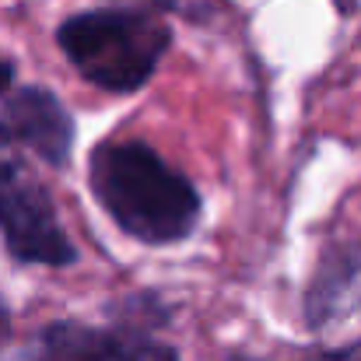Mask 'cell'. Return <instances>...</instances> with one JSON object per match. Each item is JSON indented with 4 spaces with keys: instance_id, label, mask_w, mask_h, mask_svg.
Masks as SVG:
<instances>
[{
    "instance_id": "cell-1",
    "label": "cell",
    "mask_w": 361,
    "mask_h": 361,
    "mask_svg": "<svg viewBox=\"0 0 361 361\" xmlns=\"http://www.w3.org/2000/svg\"><path fill=\"white\" fill-rule=\"evenodd\" d=\"M88 190L116 232L147 249H172L200 232L197 183L140 137H106L88 154Z\"/></svg>"
},
{
    "instance_id": "cell-2",
    "label": "cell",
    "mask_w": 361,
    "mask_h": 361,
    "mask_svg": "<svg viewBox=\"0 0 361 361\" xmlns=\"http://www.w3.org/2000/svg\"><path fill=\"white\" fill-rule=\"evenodd\" d=\"M172 39L176 32L165 14L140 4L74 11L56 25V49L71 71L106 95H137L147 88Z\"/></svg>"
},
{
    "instance_id": "cell-3",
    "label": "cell",
    "mask_w": 361,
    "mask_h": 361,
    "mask_svg": "<svg viewBox=\"0 0 361 361\" xmlns=\"http://www.w3.org/2000/svg\"><path fill=\"white\" fill-rule=\"evenodd\" d=\"M0 242L18 267L71 270L81 259L71 232L60 221L46 183L28 169L21 147L0 130Z\"/></svg>"
},
{
    "instance_id": "cell-4",
    "label": "cell",
    "mask_w": 361,
    "mask_h": 361,
    "mask_svg": "<svg viewBox=\"0 0 361 361\" xmlns=\"http://www.w3.org/2000/svg\"><path fill=\"white\" fill-rule=\"evenodd\" d=\"M18 361H183L179 348L161 341L147 326H133L113 316V323L49 319L42 323Z\"/></svg>"
},
{
    "instance_id": "cell-5",
    "label": "cell",
    "mask_w": 361,
    "mask_h": 361,
    "mask_svg": "<svg viewBox=\"0 0 361 361\" xmlns=\"http://www.w3.org/2000/svg\"><path fill=\"white\" fill-rule=\"evenodd\" d=\"M0 130L49 169H67L78 147V120L46 85H18L0 99Z\"/></svg>"
},
{
    "instance_id": "cell-6",
    "label": "cell",
    "mask_w": 361,
    "mask_h": 361,
    "mask_svg": "<svg viewBox=\"0 0 361 361\" xmlns=\"http://www.w3.org/2000/svg\"><path fill=\"white\" fill-rule=\"evenodd\" d=\"M361 309V242H326L302 291V323L312 334Z\"/></svg>"
},
{
    "instance_id": "cell-7",
    "label": "cell",
    "mask_w": 361,
    "mask_h": 361,
    "mask_svg": "<svg viewBox=\"0 0 361 361\" xmlns=\"http://www.w3.org/2000/svg\"><path fill=\"white\" fill-rule=\"evenodd\" d=\"M109 316H116L123 323H133V326H147V330L158 334L172 319V305L158 291H133V295L120 298L116 305H109Z\"/></svg>"
},
{
    "instance_id": "cell-8",
    "label": "cell",
    "mask_w": 361,
    "mask_h": 361,
    "mask_svg": "<svg viewBox=\"0 0 361 361\" xmlns=\"http://www.w3.org/2000/svg\"><path fill=\"white\" fill-rule=\"evenodd\" d=\"M225 361H361V337L348 344H309L288 348L284 355H252V351H228Z\"/></svg>"
},
{
    "instance_id": "cell-9",
    "label": "cell",
    "mask_w": 361,
    "mask_h": 361,
    "mask_svg": "<svg viewBox=\"0 0 361 361\" xmlns=\"http://www.w3.org/2000/svg\"><path fill=\"white\" fill-rule=\"evenodd\" d=\"M18 88V63L11 53H0V99Z\"/></svg>"
},
{
    "instance_id": "cell-10",
    "label": "cell",
    "mask_w": 361,
    "mask_h": 361,
    "mask_svg": "<svg viewBox=\"0 0 361 361\" xmlns=\"http://www.w3.org/2000/svg\"><path fill=\"white\" fill-rule=\"evenodd\" d=\"M113 4H140V7H154L161 14H169V11L179 7V0H113Z\"/></svg>"
},
{
    "instance_id": "cell-11",
    "label": "cell",
    "mask_w": 361,
    "mask_h": 361,
    "mask_svg": "<svg viewBox=\"0 0 361 361\" xmlns=\"http://www.w3.org/2000/svg\"><path fill=\"white\" fill-rule=\"evenodd\" d=\"M7 334H11V309H7V302L0 295V344L7 341Z\"/></svg>"
}]
</instances>
